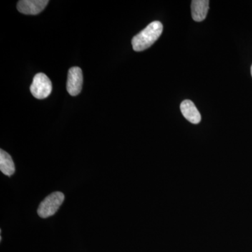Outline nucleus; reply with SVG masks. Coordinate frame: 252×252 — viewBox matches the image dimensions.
Here are the masks:
<instances>
[{
  "instance_id": "1",
  "label": "nucleus",
  "mask_w": 252,
  "mask_h": 252,
  "mask_svg": "<svg viewBox=\"0 0 252 252\" xmlns=\"http://www.w3.org/2000/svg\"><path fill=\"white\" fill-rule=\"evenodd\" d=\"M163 26L160 21L151 23L143 31L134 36L132 45L134 51H140L149 49L161 35Z\"/></svg>"
},
{
  "instance_id": "2",
  "label": "nucleus",
  "mask_w": 252,
  "mask_h": 252,
  "mask_svg": "<svg viewBox=\"0 0 252 252\" xmlns=\"http://www.w3.org/2000/svg\"><path fill=\"white\" fill-rule=\"evenodd\" d=\"M64 200V195L62 192L57 191L50 194L41 201L38 207V215L42 219L53 216L59 210Z\"/></svg>"
},
{
  "instance_id": "3",
  "label": "nucleus",
  "mask_w": 252,
  "mask_h": 252,
  "mask_svg": "<svg viewBox=\"0 0 252 252\" xmlns=\"http://www.w3.org/2000/svg\"><path fill=\"white\" fill-rule=\"evenodd\" d=\"M52 91V83L44 73L36 74L33 78L31 92L36 99H42L49 97Z\"/></svg>"
},
{
  "instance_id": "4",
  "label": "nucleus",
  "mask_w": 252,
  "mask_h": 252,
  "mask_svg": "<svg viewBox=\"0 0 252 252\" xmlns=\"http://www.w3.org/2000/svg\"><path fill=\"white\" fill-rule=\"evenodd\" d=\"M83 85V74L80 67L70 68L68 72L67 90L72 96L80 94Z\"/></svg>"
},
{
  "instance_id": "5",
  "label": "nucleus",
  "mask_w": 252,
  "mask_h": 252,
  "mask_svg": "<svg viewBox=\"0 0 252 252\" xmlns=\"http://www.w3.org/2000/svg\"><path fill=\"white\" fill-rule=\"evenodd\" d=\"M49 4L47 0H21L18 1L17 9L26 15H36L44 11Z\"/></svg>"
},
{
  "instance_id": "6",
  "label": "nucleus",
  "mask_w": 252,
  "mask_h": 252,
  "mask_svg": "<svg viewBox=\"0 0 252 252\" xmlns=\"http://www.w3.org/2000/svg\"><path fill=\"white\" fill-rule=\"evenodd\" d=\"M181 112L189 122L198 124L201 121V115L195 104L190 99L183 101L180 105Z\"/></svg>"
},
{
  "instance_id": "7",
  "label": "nucleus",
  "mask_w": 252,
  "mask_h": 252,
  "mask_svg": "<svg viewBox=\"0 0 252 252\" xmlns=\"http://www.w3.org/2000/svg\"><path fill=\"white\" fill-rule=\"evenodd\" d=\"M208 0H193L191 2L192 18L196 22H201L206 18L209 11Z\"/></svg>"
},
{
  "instance_id": "8",
  "label": "nucleus",
  "mask_w": 252,
  "mask_h": 252,
  "mask_svg": "<svg viewBox=\"0 0 252 252\" xmlns=\"http://www.w3.org/2000/svg\"><path fill=\"white\" fill-rule=\"evenodd\" d=\"M0 170L8 177L14 175L16 170L12 158L3 149L0 150Z\"/></svg>"
},
{
  "instance_id": "9",
  "label": "nucleus",
  "mask_w": 252,
  "mask_h": 252,
  "mask_svg": "<svg viewBox=\"0 0 252 252\" xmlns=\"http://www.w3.org/2000/svg\"><path fill=\"white\" fill-rule=\"evenodd\" d=\"M251 74H252V67H251Z\"/></svg>"
}]
</instances>
